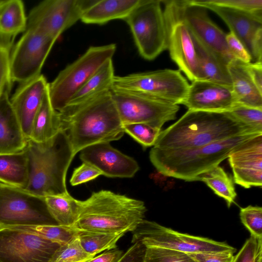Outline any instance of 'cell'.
Returning <instances> with one entry per match:
<instances>
[{
    "instance_id": "23",
    "label": "cell",
    "mask_w": 262,
    "mask_h": 262,
    "mask_svg": "<svg viewBox=\"0 0 262 262\" xmlns=\"http://www.w3.org/2000/svg\"><path fill=\"white\" fill-rule=\"evenodd\" d=\"M24 3L4 0L0 6V43L11 51L15 37L27 28Z\"/></svg>"
},
{
    "instance_id": "27",
    "label": "cell",
    "mask_w": 262,
    "mask_h": 262,
    "mask_svg": "<svg viewBox=\"0 0 262 262\" xmlns=\"http://www.w3.org/2000/svg\"><path fill=\"white\" fill-rule=\"evenodd\" d=\"M192 37L200 70V80L232 87L228 63L193 35Z\"/></svg>"
},
{
    "instance_id": "21",
    "label": "cell",
    "mask_w": 262,
    "mask_h": 262,
    "mask_svg": "<svg viewBox=\"0 0 262 262\" xmlns=\"http://www.w3.org/2000/svg\"><path fill=\"white\" fill-rule=\"evenodd\" d=\"M49 83L42 74L19 84L10 102L26 138L30 139L34 118L41 104Z\"/></svg>"
},
{
    "instance_id": "30",
    "label": "cell",
    "mask_w": 262,
    "mask_h": 262,
    "mask_svg": "<svg viewBox=\"0 0 262 262\" xmlns=\"http://www.w3.org/2000/svg\"><path fill=\"white\" fill-rule=\"evenodd\" d=\"M48 210L59 225L74 227L79 213L80 201L74 198L68 191L45 197Z\"/></svg>"
},
{
    "instance_id": "28",
    "label": "cell",
    "mask_w": 262,
    "mask_h": 262,
    "mask_svg": "<svg viewBox=\"0 0 262 262\" xmlns=\"http://www.w3.org/2000/svg\"><path fill=\"white\" fill-rule=\"evenodd\" d=\"M29 181L26 148L13 153H0V183L25 189Z\"/></svg>"
},
{
    "instance_id": "43",
    "label": "cell",
    "mask_w": 262,
    "mask_h": 262,
    "mask_svg": "<svg viewBox=\"0 0 262 262\" xmlns=\"http://www.w3.org/2000/svg\"><path fill=\"white\" fill-rule=\"evenodd\" d=\"M226 41L229 52L234 59L248 63L251 57L241 41L231 32L226 35Z\"/></svg>"
},
{
    "instance_id": "41",
    "label": "cell",
    "mask_w": 262,
    "mask_h": 262,
    "mask_svg": "<svg viewBox=\"0 0 262 262\" xmlns=\"http://www.w3.org/2000/svg\"><path fill=\"white\" fill-rule=\"evenodd\" d=\"M101 172L92 165L83 162L75 168L70 179V182L72 186H76L97 178Z\"/></svg>"
},
{
    "instance_id": "45",
    "label": "cell",
    "mask_w": 262,
    "mask_h": 262,
    "mask_svg": "<svg viewBox=\"0 0 262 262\" xmlns=\"http://www.w3.org/2000/svg\"><path fill=\"white\" fill-rule=\"evenodd\" d=\"M146 249L143 243L135 242L116 262H143Z\"/></svg>"
},
{
    "instance_id": "48",
    "label": "cell",
    "mask_w": 262,
    "mask_h": 262,
    "mask_svg": "<svg viewBox=\"0 0 262 262\" xmlns=\"http://www.w3.org/2000/svg\"><path fill=\"white\" fill-rule=\"evenodd\" d=\"M4 1L0 0V6L2 5V4L3 3Z\"/></svg>"
},
{
    "instance_id": "10",
    "label": "cell",
    "mask_w": 262,
    "mask_h": 262,
    "mask_svg": "<svg viewBox=\"0 0 262 262\" xmlns=\"http://www.w3.org/2000/svg\"><path fill=\"white\" fill-rule=\"evenodd\" d=\"M113 100L123 124L145 123L161 129L176 118L180 106L143 93L112 90Z\"/></svg>"
},
{
    "instance_id": "49",
    "label": "cell",
    "mask_w": 262,
    "mask_h": 262,
    "mask_svg": "<svg viewBox=\"0 0 262 262\" xmlns=\"http://www.w3.org/2000/svg\"><path fill=\"white\" fill-rule=\"evenodd\" d=\"M2 184L0 183V188H1V187Z\"/></svg>"
},
{
    "instance_id": "3",
    "label": "cell",
    "mask_w": 262,
    "mask_h": 262,
    "mask_svg": "<svg viewBox=\"0 0 262 262\" xmlns=\"http://www.w3.org/2000/svg\"><path fill=\"white\" fill-rule=\"evenodd\" d=\"M146 210L141 200L101 190L80 201L74 227L90 231L125 234L133 232L144 220Z\"/></svg>"
},
{
    "instance_id": "6",
    "label": "cell",
    "mask_w": 262,
    "mask_h": 262,
    "mask_svg": "<svg viewBox=\"0 0 262 262\" xmlns=\"http://www.w3.org/2000/svg\"><path fill=\"white\" fill-rule=\"evenodd\" d=\"M116 51L115 43L91 46L62 70L48 84L50 99L54 109L57 112L63 109L74 94L102 65L113 59Z\"/></svg>"
},
{
    "instance_id": "36",
    "label": "cell",
    "mask_w": 262,
    "mask_h": 262,
    "mask_svg": "<svg viewBox=\"0 0 262 262\" xmlns=\"http://www.w3.org/2000/svg\"><path fill=\"white\" fill-rule=\"evenodd\" d=\"M201 2L226 7L250 14L262 20V0H200Z\"/></svg>"
},
{
    "instance_id": "46",
    "label": "cell",
    "mask_w": 262,
    "mask_h": 262,
    "mask_svg": "<svg viewBox=\"0 0 262 262\" xmlns=\"http://www.w3.org/2000/svg\"><path fill=\"white\" fill-rule=\"evenodd\" d=\"M247 70L254 84L262 93V62L246 63Z\"/></svg>"
},
{
    "instance_id": "42",
    "label": "cell",
    "mask_w": 262,
    "mask_h": 262,
    "mask_svg": "<svg viewBox=\"0 0 262 262\" xmlns=\"http://www.w3.org/2000/svg\"><path fill=\"white\" fill-rule=\"evenodd\" d=\"M10 52L0 43V96L5 91L11 90L12 83L9 74Z\"/></svg>"
},
{
    "instance_id": "26",
    "label": "cell",
    "mask_w": 262,
    "mask_h": 262,
    "mask_svg": "<svg viewBox=\"0 0 262 262\" xmlns=\"http://www.w3.org/2000/svg\"><path fill=\"white\" fill-rule=\"evenodd\" d=\"M115 76L113 59H111L74 94L66 106L84 103L111 91Z\"/></svg>"
},
{
    "instance_id": "11",
    "label": "cell",
    "mask_w": 262,
    "mask_h": 262,
    "mask_svg": "<svg viewBox=\"0 0 262 262\" xmlns=\"http://www.w3.org/2000/svg\"><path fill=\"white\" fill-rule=\"evenodd\" d=\"M132 232V243L140 242L146 247H158L187 254L227 250L236 252L235 248L225 242L180 233L145 220Z\"/></svg>"
},
{
    "instance_id": "34",
    "label": "cell",
    "mask_w": 262,
    "mask_h": 262,
    "mask_svg": "<svg viewBox=\"0 0 262 262\" xmlns=\"http://www.w3.org/2000/svg\"><path fill=\"white\" fill-rule=\"evenodd\" d=\"M127 133L144 148L154 146L162 130L145 123L123 124Z\"/></svg>"
},
{
    "instance_id": "16",
    "label": "cell",
    "mask_w": 262,
    "mask_h": 262,
    "mask_svg": "<svg viewBox=\"0 0 262 262\" xmlns=\"http://www.w3.org/2000/svg\"><path fill=\"white\" fill-rule=\"evenodd\" d=\"M177 9L192 35L228 64L234 59L230 54L226 35L210 18L207 9L189 0H174Z\"/></svg>"
},
{
    "instance_id": "19",
    "label": "cell",
    "mask_w": 262,
    "mask_h": 262,
    "mask_svg": "<svg viewBox=\"0 0 262 262\" xmlns=\"http://www.w3.org/2000/svg\"><path fill=\"white\" fill-rule=\"evenodd\" d=\"M236 104L231 86L203 80L191 82L182 103L188 110L220 113L229 112Z\"/></svg>"
},
{
    "instance_id": "9",
    "label": "cell",
    "mask_w": 262,
    "mask_h": 262,
    "mask_svg": "<svg viewBox=\"0 0 262 262\" xmlns=\"http://www.w3.org/2000/svg\"><path fill=\"white\" fill-rule=\"evenodd\" d=\"M58 225L50 215L45 197L2 184L0 227Z\"/></svg>"
},
{
    "instance_id": "15",
    "label": "cell",
    "mask_w": 262,
    "mask_h": 262,
    "mask_svg": "<svg viewBox=\"0 0 262 262\" xmlns=\"http://www.w3.org/2000/svg\"><path fill=\"white\" fill-rule=\"evenodd\" d=\"M61 246L33 233L0 227V262H50Z\"/></svg>"
},
{
    "instance_id": "7",
    "label": "cell",
    "mask_w": 262,
    "mask_h": 262,
    "mask_svg": "<svg viewBox=\"0 0 262 262\" xmlns=\"http://www.w3.org/2000/svg\"><path fill=\"white\" fill-rule=\"evenodd\" d=\"M132 32L140 55L152 60L167 50V31L162 2L140 0L124 20Z\"/></svg>"
},
{
    "instance_id": "20",
    "label": "cell",
    "mask_w": 262,
    "mask_h": 262,
    "mask_svg": "<svg viewBox=\"0 0 262 262\" xmlns=\"http://www.w3.org/2000/svg\"><path fill=\"white\" fill-rule=\"evenodd\" d=\"M189 1L216 14L226 23L230 32L241 41L250 56L261 48L262 20L243 12L205 4L200 0Z\"/></svg>"
},
{
    "instance_id": "47",
    "label": "cell",
    "mask_w": 262,
    "mask_h": 262,
    "mask_svg": "<svg viewBox=\"0 0 262 262\" xmlns=\"http://www.w3.org/2000/svg\"><path fill=\"white\" fill-rule=\"evenodd\" d=\"M123 255V251L118 249L108 250L86 262H116Z\"/></svg>"
},
{
    "instance_id": "39",
    "label": "cell",
    "mask_w": 262,
    "mask_h": 262,
    "mask_svg": "<svg viewBox=\"0 0 262 262\" xmlns=\"http://www.w3.org/2000/svg\"><path fill=\"white\" fill-rule=\"evenodd\" d=\"M239 216L242 223L249 231L251 235L262 238V208L248 206L241 208Z\"/></svg>"
},
{
    "instance_id": "35",
    "label": "cell",
    "mask_w": 262,
    "mask_h": 262,
    "mask_svg": "<svg viewBox=\"0 0 262 262\" xmlns=\"http://www.w3.org/2000/svg\"><path fill=\"white\" fill-rule=\"evenodd\" d=\"M94 256L83 249L78 237L61 245L50 262H86Z\"/></svg>"
},
{
    "instance_id": "4",
    "label": "cell",
    "mask_w": 262,
    "mask_h": 262,
    "mask_svg": "<svg viewBox=\"0 0 262 262\" xmlns=\"http://www.w3.org/2000/svg\"><path fill=\"white\" fill-rule=\"evenodd\" d=\"M260 134H244L187 149L167 150L152 147L149 159L165 176L189 182L200 181L204 173L219 166L241 144Z\"/></svg>"
},
{
    "instance_id": "2",
    "label": "cell",
    "mask_w": 262,
    "mask_h": 262,
    "mask_svg": "<svg viewBox=\"0 0 262 262\" xmlns=\"http://www.w3.org/2000/svg\"><path fill=\"white\" fill-rule=\"evenodd\" d=\"M247 133L262 134L228 112L188 110L161 131L153 147L167 150L187 149Z\"/></svg>"
},
{
    "instance_id": "33",
    "label": "cell",
    "mask_w": 262,
    "mask_h": 262,
    "mask_svg": "<svg viewBox=\"0 0 262 262\" xmlns=\"http://www.w3.org/2000/svg\"><path fill=\"white\" fill-rule=\"evenodd\" d=\"M43 237L64 245L78 237V229L74 227L59 225L8 226Z\"/></svg>"
},
{
    "instance_id": "13",
    "label": "cell",
    "mask_w": 262,
    "mask_h": 262,
    "mask_svg": "<svg viewBox=\"0 0 262 262\" xmlns=\"http://www.w3.org/2000/svg\"><path fill=\"white\" fill-rule=\"evenodd\" d=\"M55 41L38 31L26 29L10 52L9 74L12 83L20 84L40 75Z\"/></svg>"
},
{
    "instance_id": "8",
    "label": "cell",
    "mask_w": 262,
    "mask_h": 262,
    "mask_svg": "<svg viewBox=\"0 0 262 262\" xmlns=\"http://www.w3.org/2000/svg\"><path fill=\"white\" fill-rule=\"evenodd\" d=\"M189 84L179 70L165 69L115 76L112 90L143 93L179 105L185 99Z\"/></svg>"
},
{
    "instance_id": "31",
    "label": "cell",
    "mask_w": 262,
    "mask_h": 262,
    "mask_svg": "<svg viewBox=\"0 0 262 262\" xmlns=\"http://www.w3.org/2000/svg\"><path fill=\"white\" fill-rule=\"evenodd\" d=\"M200 181L204 182L215 194L224 199L228 207L234 202L236 193L234 181L219 165L204 173Z\"/></svg>"
},
{
    "instance_id": "5",
    "label": "cell",
    "mask_w": 262,
    "mask_h": 262,
    "mask_svg": "<svg viewBox=\"0 0 262 262\" xmlns=\"http://www.w3.org/2000/svg\"><path fill=\"white\" fill-rule=\"evenodd\" d=\"M26 149L29 181L25 190L43 197L67 192L66 174L75 155L65 133L60 131L43 143L29 139Z\"/></svg>"
},
{
    "instance_id": "32",
    "label": "cell",
    "mask_w": 262,
    "mask_h": 262,
    "mask_svg": "<svg viewBox=\"0 0 262 262\" xmlns=\"http://www.w3.org/2000/svg\"><path fill=\"white\" fill-rule=\"evenodd\" d=\"M124 234L78 229V238L85 252L94 256L103 251L116 249L117 242Z\"/></svg>"
},
{
    "instance_id": "18",
    "label": "cell",
    "mask_w": 262,
    "mask_h": 262,
    "mask_svg": "<svg viewBox=\"0 0 262 262\" xmlns=\"http://www.w3.org/2000/svg\"><path fill=\"white\" fill-rule=\"evenodd\" d=\"M80 160L110 178H130L139 169L137 162L111 146L109 142L96 143L80 151Z\"/></svg>"
},
{
    "instance_id": "14",
    "label": "cell",
    "mask_w": 262,
    "mask_h": 262,
    "mask_svg": "<svg viewBox=\"0 0 262 262\" xmlns=\"http://www.w3.org/2000/svg\"><path fill=\"white\" fill-rule=\"evenodd\" d=\"M167 31V50L171 59L191 82L201 79L192 35L183 21L174 0L161 1Z\"/></svg>"
},
{
    "instance_id": "25",
    "label": "cell",
    "mask_w": 262,
    "mask_h": 262,
    "mask_svg": "<svg viewBox=\"0 0 262 262\" xmlns=\"http://www.w3.org/2000/svg\"><path fill=\"white\" fill-rule=\"evenodd\" d=\"M140 0H96L83 14L80 20L86 24L102 25L110 21L124 20Z\"/></svg>"
},
{
    "instance_id": "29",
    "label": "cell",
    "mask_w": 262,
    "mask_h": 262,
    "mask_svg": "<svg viewBox=\"0 0 262 262\" xmlns=\"http://www.w3.org/2000/svg\"><path fill=\"white\" fill-rule=\"evenodd\" d=\"M60 131L58 112L52 106L48 88L34 118L29 139L37 143L45 142L53 138Z\"/></svg>"
},
{
    "instance_id": "37",
    "label": "cell",
    "mask_w": 262,
    "mask_h": 262,
    "mask_svg": "<svg viewBox=\"0 0 262 262\" xmlns=\"http://www.w3.org/2000/svg\"><path fill=\"white\" fill-rule=\"evenodd\" d=\"M143 262H196L187 253L158 247H146Z\"/></svg>"
},
{
    "instance_id": "24",
    "label": "cell",
    "mask_w": 262,
    "mask_h": 262,
    "mask_svg": "<svg viewBox=\"0 0 262 262\" xmlns=\"http://www.w3.org/2000/svg\"><path fill=\"white\" fill-rule=\"evenodd\" d=\"M228 69L237 104L262 108V93L251 79L246 63L233 59L228 63Z\"/></svg>"
},
{
    "instance_id": "22",
    "label": "cell",
    "mask_w": 262,
    "mask_h": 262,
    "mask_svg": "<svg viewBox=\"0 0 262 262\" xmlns=\"http://www.w3.org/2000/svg\"><path fill=\"white\" fill-rule=\"evenodd\" d=\"M10 92L6 90L0 96V153L21 151L28 141L12 107Z\"/></svg>"
},
{
    "instance_id": "38",
    "label": "cell",
    "mask_w": 262,
    "mask_h": 262,
    "mask_svg": "<svg viewBox=\"0 0 262 262\" xmlns=\"http://www.w3.org/2000/svg\"><path fill=\"white\" fill-rule=\"evenodd\" d=\"M228 112L238 121L262 133V108L236 104Z\"/></svg>"
},
{
    "instance_id": "17",
    "label": "cell",
    "mask_w": 262,
    "mask_h": 262,
    "mask_svg": "<svg viewBox=\"0 0 262 262\" xmlns=\"http://www.w3.org/2000/svg\"><path fill=\"white\" fill-rule=\"evenodd\" d=\"M228 159L235 183L245 188L262 186V134L243 143Z\"/></svg>"
},
{
    "instance_id": "12",
    "label": "cell",
    "mask_w": 262,
    "mask_h": 262,
    "mask_svg": "<svg viewBox=\"0 0 262 262\" xmlns=\"http://www.w3.org/2000/svg\"><path fill=\"white\" fill-rule=\"evenodd\" d=\"M96 1L45 0L34 7L27 17L26 29L42 33L55 40L80 20Z\"/></svg>"
},
{
    "instance_id": "40",
    "label": "cell",
    "mask_w": 262,
    "mask_h": 262,
    "mask_svg": "<svg viewBox=\"0 0 262 262\" xmlns=\"http://www.w3.org/2000/svg\"><path fill=\"white\" fill-rule=\"evenodd\" d=\"M233 262H262V238L250 235Z\"/></svg>"
},
{
    "instance_id": "44",
    "label": "cell",
    "mask_w": 262,
    "mask_h": 262,
    "mask_svg": "<svg viewBox=\"0 0 262 262\" xmlns=\"http://www.w3.org/2000/svg\"><path fill=\"white\" fill-rule=\"evenodd\" d=\"M235 251L227 250L216 252L188 254L196 262H233Z\"/></svg>"
},
{
    "instance_id": "1",
    "label": "cell",
    "mask_w": 262,
    "mask_h": 262,
    "mask_svg": "<svg viewBox=\"0 0 262 262\" xmlns=\"http://www.w3.org/2000/svg\"><path fill=\"white\" fill-rule=\"evenodd\" d=\"M58 112L60 131L66 135L75 156L90 145L119 140L125 133L112 91Z\"/></svg>"
}]
</instances>
